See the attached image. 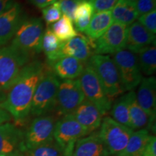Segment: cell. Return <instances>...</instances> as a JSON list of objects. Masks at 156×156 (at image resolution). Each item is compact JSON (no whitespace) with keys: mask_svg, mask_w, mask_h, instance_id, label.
Segmentation results:
<instances>
[{"mask_svg":"<svg viewBox=\"0 0 156 156\" xmlns=\"http://www.w3.org/2000/svg\"><path fill=\"white\" fill-rule=\"evenodd\" d=\"M114 22L111 11L94 13L88 26L84 33L87 35L90 40L95 41L108 30Z\"/></svg>","mask_w":156,"mask_h":156,"instance_id":"44dd1931","label":"cell"},{"mask_svg":"<svg viewBox=\"0 0 156 156\" xmlns=\"http://www.w3.org/2000/svg\"><path fill=\"white\" fill-rule=\"evenodd\" d=\"M131 91L122 94L116 98L111 108V117L122 125L131 129L129 118V102L132 95Z\"/></svg>","mask_w":156,"mask_h":156,"instance_id":"484cf974","label":"cell"},{"mask_svg":"<svg viewBox=\"0 0 156 156\" xmlns=\"http://www.w3.org/2000/svg\"><path fill=\"white\" fill-rule=\"evenodd\" d=\"M142 156H156V138L151 135L150 137Z\"/></svg>","mask_w":156,"mask_h":156,"instance_id":"d590c367","label":"cell"},{"mask_svg":"<svg viewBox=\"0 0 156 156\" xmlns=\"http://www.w3.org/2000/svg\"><path fill=\"white\" fill-rule=\"evenodd\" d=\"M26 156H64L62 148L54 141L25 152Z\"/></svg>","mask_w":156,"mask_h":156,"instance_id":"f546056e","label":"cell"},{"mask_svg":"<svg viewBox=\"0 0 156 156\" xmlns=\"http://www.w3.org/2000/svg\"><path fill=\"white\" fill-rule=\"evenodd\" d=\"M52 67L54 74L63 80L79 77L83 73L85 64L74 57L64 56L56 61Z\"/></svg>","mask_w":156,"mask_h":156,"instance_id":"ffe728a7","label":"cell"},{"mask_svg":"<svg viewBox=\"0 0 156 156\" xmlns=\"http://www.w3.org/2000/svg\"><path fill=\"white\" fill-rule=\"evenodd\" d=\"M5 95L3 92H0V125L6 122H9L11 120L12 116L7 111L5 110L2 106V102L5 98Z\"/></svg>","mask_w":156,"mask_h":156,"instance_id":"8d00e7d4","label":"cell"},{"mask_svg":"<svg viewBox=\"0 0 156 156\" xmlns=\"http://www.w3.org/2000/svg\"><path fill=\"white\" fill-rule=\"evenodd\" d=\"M94 42L83 36H76L64 42L62 47V55L70 56L80 60L83 63H87L93 55L92 47Z\"/></svg>","mask_w":156,"mask_h":156,"instance_id":"d6986e66","label":"cell"},{"mask_svg":"<svg viewBox=\"0 0 156 156\" xmlns=\"http://www.w3.org/2000/svg\"><path fill=\"white\" fill-rule=\"evenodd\" d=\"M11 156H24L23 155H11Z\"/></svg>","mask_w":156,"mask_h":156,"instance_id":"60d3db41","label":"cell"},{"mask_svg":"<svg viewBox=\"0 0 156 156\" xmlns=\"http://www.w3.org/2000/svg\"><path fill=\"white\" fill-rule=\"evenodd\" d=\"M126 1L130 2H133V3H136L138 0H126Z\"/></svg>","mask_w":156,"mask_h":156,"instance_id":"ab89813d","label":"cell"},{"mask_svg":"<svg viewBox=\"0 0 156 156\" xmlns=\"http://www.w3.org/2000/svg\"><path fill=\"white\" fill-rule=\"evenodd\" d=\"M72 114L86 130L87 134L93 133L100 127L104 116L94 103L87 99H85Z\"/></svg>","mask_w":156,"mask_h":156,"instance_id":"9a60e30c","label":"cell"},{"mask_svg":"<svg viewBox=\"0 0 156 156\" xmlns=\"http://www.w3.org/2000/svg\"><path fill=\"white\" fill-rule=\"evenodd\" d=\"M88 63L96 73L105 93L112 100L125 92L118 68L110 56L94 54Z\"/></svg>","mask_w":156,"mask_h":156,"instance_id":"3957f363","label":"cell"},{"mask_svg":"<svg viewBox=\"0 0 156 156\" xmlns=\"http://www.w3.org/2000/svg\"><path fill=\"white\" fill-rule=\"evenodd\" d=\"M126 37L127 26L114 22L100 38L95 40L93 46L94 53L108 55L125 49Z\"/></svg>","mask_w":156,"mask_h":156,"instance_id":"7c38bea8","label":"cell"},{"mask_svg":"<svg viewBox=\"0 0 156 156\" xmlns=\"http://www.w3.org/2000/svg\"><path fill=\"white\" fill-rule=\"evenodd\" d=\"M46 69L44 62L40 60L29 62L8 90L2 106L17 122L25 120L30 114L35 90Z\"/></svg>","mask_w":156,"mask_h":156,"instance_id":"6da1fadb","label":"cell"},{"mask_svg":"<svg viewBox=\"0 0 156 156\" xmlns=\"http://www.w3.org/2000/svg\"><path fill=\"white\" fill-rule=\"evenodd\" d=\"M112 15L114 22L119 23L127 27L135 22L139 17L135 3L126 0H119L113 8Z\"/></svg>","mask_w":156,"mask_h":156,"instance_id":"d4e9b609","label":"cell"},{"mask_svg":"<svg viewBox=\"0 0 156 156\" xmlns=\"http://www.w3.org/2000/svg\"><path fill=\"white\" fill-rule=\"evenodd\" d=\"M50 29L62 42L67 41L77 36L73 21L65 15H62L58 21L53 23Z\"/></svg>","mask_w":156,"mask_h":156,"instance_id":"f1b7e54d","label":"cell"},{"mask_svg":"<svg viewBox=\"0 0 156 156\" xmlns=\"http://www.w3.org/2000/svg\"><path fill=\"white\" fill-rule=\"evenodd\" d=\"M79 1H83V0H79ZM85 1H90V0H85Z\"/></svg>","mask_w":156,"mask_h":156,"instance_id":"b9f144b4","label":"cell"},{"mask_svg":"<svg viewBox=\"0 0 156 156\" xmlns=\"http://www.w3.org/2000/svg\"><path fill=\"white\" fill-rule=\"evenodd\" d=\"M25 132L11 122L0 125V156L20 155L25 153Z\"/></svg>","mask_w":156,"mask_h":156,"instance_id":"4fadbf2b","label":"cell"},{"mask_svg":"<svg viewBox=\"0 0 156 156\" xmlns=\"http://www.w3.org/2000/svg\"><path fill=\"white\" fill-rule=\"evenodd\" d=\"M31 4L38 8L44 9L52 4L56 2L58 0H29Z\"/></svg>","mask_w":156,"mask_h":156,"instance_id":"74e56055","label":"cell"},{"mask_svg":"<svg viewBox=\"0 0 156 156\" xmlns=\"http://www.w3.org/2000/svg\"><path fill=\"white\" fill-rule=\"evenodd\" d=\"M119 0H90L95 12L110 11L116 5Z\"/></svg>","mask_w":156,"mask_h":156,"instance_id":"836d02e7","label":"cell"},{"mask_svg":"<svg viewBox=\"0 0 156 156\" xmlns=\"http://www.w3.org/2000/svg\"><path fill=\"white\" fill-rule=\"evenodd\" d=\"M56 119L53 116L43 115L37 116L31 122L24 135L25 151L53 142Z\"/></svg>","mask_w":156,"mask_h":156,"instance_id":"30bf717a","label":"cell"},{"mask_svg":"<svg viewBox=\"0 0 156 156\" xmlns=\"http://www.w3.org/2000/svg\"><path fill=\"white\" fill-rule=\"evenodd\" d=\"M85 99L78 80H63L60 81L54 109L62 116L72 114Z\"/></svg>","mask_w":156,"mask_h":156,"instance_id":"8fae6325","label":"cell"},{"mask_svg":"<svg viewBox=\"0 0 156 156\" xmlns=\"http://www.w3.org/2000/svg\"><path fill=\"white\" fill-rule=\"evenodd\" d=\"M151 136L147 129L133 131L125 148L117 156H142Z\"/></svg>","mask_w":156,"mask_h":156,"instance_id":"603a6c76","label":"cell"},{"mask_svg":"<svg viewBox=\"0 0 156 156\" xmlns=\"http://www.w3.org/2000/svg\"><path fill=\"white\" fill-rule=\"evenodd\" d=\"M133 130L122 125L111 116H105L98 131L110 155L117 156L126 147Z\"/></svg>","mask_w":156,"mask_h":156,"instance_id":"ba28073f","label":"cell"},{"mask_svg":"<svg viewBox=\"0 0 156 156\" xmlns=\"http://www.w3.org/2000/svg\"><path fill=\"white\" fill-rule=\"evenodd\" d=\"M86 135V130L73 114L63 116L56 123L54 139L62 148L64 156H73L75 142Z\"/></svg>","mask_w":156,"mask_h":156,"instance_id":"52a82bcc","label":"cell"},{"mask_svg":"<svg viewBox=\"0 0 156 156\" xmlns=\"http://www.w3.org/2000/svg\"><path fill=\"white\" fill-rule=\"evenodd\" d=\"M73 156H110V154L98 132H94L75 142Z\"/></svg>","mask_w":156,"mask_h":156,"instance_id":"ac0fdd59","label":"cell"},{"mask_svg":"<svg viewBox=\"0 0 156 156\" xmlns=\"http://www.w3.org/2000/svg\"><path fill=\"white\" fill-rule=\"evenodd\" d=\"M155 43V35L142 24L135 21L127 27L126 48L137 54L140 51Z\"/></svg>","mask_w":156,"mask_h":156,"instance_id":"2e32d148","label":"cell"},{"mask_svg":"<svg viewBox=\"0 0 156 156\" xmlns=\"http://www.w3.org/2000/svg\"><path fill=\"white\" fill-rule=\"evenodd\" d=\"M14 3V0H0V15L10 8Z\"/></svg>","mask_w":156,"mask_h":156,"instance_id":"f35d334b","label":"cell"},{"mask_svg":"<svg viewBox=\"0 0 156 156\" xmlns=\"http://www.w3.org/2000/svg\"><path fill=\"white\" fill-rule=\"evenodd\" d=\"M79 2V0H58V1L62 14L69 17L73 21L74 12Z\"/></svg>","mask_w":156,"mask_h":156,"instance_id":"d6a6232c","label":"cell"},{"mask_svg":"<svg viewBox=\"0 0 156 156\" xmlns=\"http://www.w3.org/2000/svg\"><path fill=\"white\" fill-rule=\"evenodd\" d=\"M64 42H62L52 33L49 28L44 31L42 41V50L44 51L48 63L52 66L59 58L63 57L62 47Z\"/></svg>","mask_w":156,"mask_h":156,"instance_id":"cb8c5ba5","label":"cell"},{"mask_svg":"<svg viewBox=\"0 0 156 156\" xmlns=\"http://www.w3.org/2000/svg\"><path fill=\"white\" fill-rule=\"evenodd\" d=\"M60 80L53 70L46 69L37 85L31 103L30 114L39 116L55 108L56 95Z\"/></svg>","mask_w":156,"mask_h":156,"instance_id":"7a4b0ae2","label":"cell"},{"mask_svg":"<svg viewBox=\"0 0 156 156\" xmlns=\"http://www.w3.org/2000/svg\"><path fill=\"white\" fill-rule=\"evenodd\" d=\"M44 34L42 20L38 17L25 19L13 37L12 46L31 56L42 51Z\"/></svg>","mask_w":156,"mask_h":156,"instance_id":"5b68a950","label":"cell"},{"mask_svg":"<svg viewBox=\"0 0 156 156\" xmlns=\"http://www.w3.org/2000/svg\"><path fill=\"white\" fill-rule=\"evenodd\" d=\"M136 99L138 104L142 107L152 119H155L156 112V80L155 77L150 76L142 78L138 85Z\"/></svg>","mask_w":156,"mask_h":156,"instance_id":"e0dca14e","label":"cell"},{"mask_svg":"<svg viewBox=\"0 0 156 156\" xmlns=\"http://www.w3.org/2000/svg\"><path fill=\"white\" fill-rule=\"evenodd\" d=\"M129 118L131 129L133 131L147 129L148 130L153 125L154 119H152L147 112L138 104L136 99V94L132 90L129 102Z\"/></svg>","mask_w":156,"mask_h":156,"instance_id":"7402d4cb","label":"cell"},{"mask_svg":"<svg viewBox=\"0 0 156 156\" xmlns=\"http://www.w3.org/2000/svg\"><path fill=\"white\" fill-rule=\"evenodd\" d=\"M25 19L22 7L16 2L0 15V47L13 38Z\"/></svg>","mask_w":156,"mask_h":156,"instance_id":"5bb4252c","label":"cell"},{"mask_svg":"<svg viewBox=\"0 0 156 156\" xmlns=\"http://www.w3.org/2000/svg\"><path fill=\"white\" fill-rule=\"evenodd\" d=\"M42 14L45 22L48 25L56 23L62 16V12L58 2L43 9Z\"/></svg>","mask_w":156,"mask_h":156,"instance_id":"4dcf8cb0","label":"cell"},{"mask_svg":"<svg viewBox=\"0 0 156 156\" xmlns=\"http://www.w3.org/2000/svg\"><path fill=\"white\" fill-rule=\"evenodd\" d=\"M135 5L140 17L155 9L156 0H138Z\"/></svg>","mask_w":156,"mask_h":156,"instance_id":"e575fe53","label":"cell"},{"mask_svg":"<svg viewBox=\"0 0 156 156\" xmlns=\"http://www.w3.org/2000/svg\"><path fill=\"white\" fill-rule=\"evenodd\" d=\"M138 22L151 31L152 34H156V10L150 12L138 17Z\"/></svg>","mask_w":156,"mask_h":156,"instance_id":"1f68e13d","label":"cell"},{"mask_svg":"<svg viewBox=\"0 0 156 156\" xmlns=\"http://www.w3.org/2000/svg\"><path fill=\"white\" fill-rule=\"evenodd\" d=\"M112 58L118 68L124 90H133L143 78L136 54L123 49L114 54Z\"/></svg>","mask_w":156,"mask_h":156,"instance_id":"9c48e42d","label":"cell"},{"mask_svg":"<svg viewBox=\"0 0 156 156\" xmlns=\"http://www.w3.org/2000/svg\"><path fill=\"white\" fill-rule=\"evenodd\" d=\"M140 71L144 75L150 77L156 71V47L155 44L147 46L137 53Z\"/></svg>","mask_w":156,"mask_h":156,"instance_id":"83f0119b","label":"cell"},{"mask_svg":"<svg viewBox=\"0 0 156 156\" xmlns=\"http://www.w3.org/2000/svg\"><path fill=\"white\" fill-rule=\"evenodd\" d=\"M30 56L15 46L0 47V92L8 90Z\"/></svg>","mask_w":156,"mask_h":156,"instance_id":"277c9868","label":"cell"},{"mask_svg":"<svg viewBox=\"0 0 156 156\" xmlns=\"http://www.w3.org/2000/svg\"><path fill=\"white\" fill-rule=\"evenodd\" d=\"M78 80L85 99L94 103L103 115L111 110L113 100L105 93L96 73L88 62L85 65Z\"/></svg>","mask_w":156,"mask_h":156,"instance_id":"8992f818","label":"cell"},{"mask_svg":"<svg viewBox=\"0 0 156 156\" xmlns=\"http://www.w3.org/2000/svg\"><path fill=\"white\" fill-rule=\"evenodd\" d=\"M95 11L90 1H80L73 15L75 29L79 32H84L88 26Z\"/></svg>","mask_w":156,"mask_h":156,"instance_id":"4316f807","label":"cell"}]
</instances>
